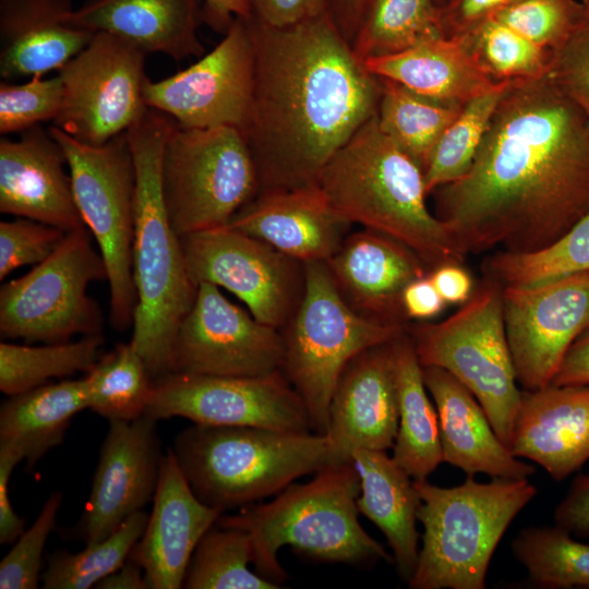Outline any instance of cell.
<instances>
[{"label": "cell", "instance_id": "1", "mask_svg": "<svg viewBox=\"0 0 589 589\" xmlns=\"http://www.w3.org/2000/svg\"><path fill=\"white\" fill-rule=\"evenodd\" d=\"M432 193L466 256L539 250L589 211V121L550 75L510 82L468 172Z\"/></svg>", "mask_w": 589, "mask_h": 589}, {"label": "cell", "instance_id": "2", "mask_svg": "<svg viewBox=\"0 0 589 589\" xmlns=\"http://www.w3.org/2000/svg\"><path fill=\"white\" fill-rule=\"evenodd\" d=\"M247 20L255 72L242 134L259 192L315 185L330 158L376 113L382 79L357 58L328 11L281 28Z\"/></svg>", "mask_w": 589, "mask_h": 589}, {"label": "cell", "instance_id": "3", "mask_svg": "<svg viewBox=\"0 0 589 589\" xmlns=\"http://www.w3.org/2000/svg\"><path fill=\"white\" fill-rule=\"evenodd\" d=\"M176 124L167 115L148 108L125 132L135 168L133 280L137 302L130 341L154 380L169 373L177 330L197 292L163 190V155Z\"/></svg>", "mask_w": 589, "mask_h": 589}, {"label": "cell", "instance_id": "4", "mask_svg": "<svg viewBox=\"0 0 589 589\" xmlns=\"http://www.w3.org/2000/svg\"><path fill=\"white\" fill-rule=\"evenodd\" d=\"M317 185L352 224L404 243L432 269L466 255L430 211L421 167L380 128L376 113L322 170Z\"/></svg>", "mask_w": 589, "mask_h": 589}, {"label": "cell", "instance_id": "5", "mask_svg": "<svg viewBox=\"0 0 589 589\" xmlns=\"http://www.w3.org/2000/svg\"><path fill=\"white\" fill-rule=\"evenodd\" d=\"M359 494L360 480L352 462L326 465L312 480L293 482L272 501L221 515L216 524L247 531L256 573L279 586L287 578L278 561L285 545L321 562L354 566L394 563L384 546L361 527Z\"/></svg>", "mask_w": 589, "mask_h": 589}, {"label": "cell", "instance_id": "6", "mask_svg": "<svg viewBox=\"0 0 589 589\" xmlns=\"http://www.w3.org/2000/svg\"><path fill=\"white\" fill-rule=\"evenodd\" d=\"M171 449L196 496L223 514L330 465L326 436L313 431L193 423Z\"/></svg>", "mask_w": 589, "mask_h": 589}, {"label": "cell", "instance_id": "7", "mask_svg": "<svg viewBox=\"0 0 589 589\" xmlns=\"http://www.w3.org/2000/svg\"><path fill=\"white\" fill-rule=\"evenodd\" d=\"M421 505L422 545L411 589H483L492 555L517 514L536 496L524 479L468 476L457 486L413 480Z\"/></svg>", "mask_w": 589, "mask_h": 589}, {"label": "cell", "instance_id": "8", "mask_svg": "<svg viewBox=\"0 0 589 589\" xmlns=\"http://www.w3.org/2000/svg\"><path fill=\"white\" fill-rule=\"evenodd\" d=\"M304 269L302 299L280 329V371L303 400L312 431L325 434L330 400L349 362L395 340L407 327L357 312L340 294L325 262L304 263Z\"/></svg>", "mask_w": 589, "mask_h": 589}, {"label": "cell", "instance_id": "9", "mask_svg": "<svg viewBox=\"0 0 589 589\" xmlns=\"http://www.w3.org/2000/svg\"><path fill=\"white\" fill-rule=\"evenodd\" d=\"M422 366L441 368L477 398L509 448L521 394L503 316V288L490 279L453 315L409 334Z\"/></svg>", "mask_w": 589, "mask_h": 589}, {"label": "cell", "instance_id": "10", "mask_svg": "<svg viewBox=\"0 0 589 589\" xmlns=\"http://www.w3.org/2000/svg\"><path fill=\"white\" fill-rule=\"evenodd\" d=\"M48 129L65 154L77 209L106 265L110 324L123 332L133 324L137 302L133 280L135 168L127 135L89 145L55 125Z\"/></svg>", "mask_w": 589, "mask_h": 589}, {"label": "cell", "instance_id": "11", "mask_svg": "<svg viewBox=\"0 0 589 589\" xmlns=\"http://www.w3.org/2000/svg\"><path fill=\"white\" fill-rule=\"evenodd\" d=\"M161 180L169 220L180 238L229 225L259 192L249 145L231 127L176 124L165 145Z\"/></svg>", "mask_w": 589, "mask_h": 589}, {"label": "cell", "instance_id": "12", "mask_svg": "<svg viewBox=\"0 0 589 589\" xmlns=\"http://www.w3.org/2000/svg\"><path fill=\"white\" fill-rule=\"evenodd\" d=\"M104 279L106 265L88 229L67 232L49 257L1 286V337L56 344L101 334L103 313L87 288Z\"/></svg>", "mask_w": 589, "mask_h": 589}, {"label": "cell", "instance_id": "13", "mask_svg": "<svg viewBox=\"0 0 589 589\" xmlns=\"http://www.w3.org/2000/svg\"><path fill=\"white\" fill-rule=\"evenodd\" d=\"M146 53L107 33H94L86 47L58 71L62 108L53 125L89 145L125 133L147 111Z\"/></svg>", "mask_w": 589, "mask_h": 589}, {"label": "cell", "instance_id": "14", "mask_svg": "<svg viewBox=\"0 0 589 589\" xmlns=\"http://www.w3.org/2000/svg\"><path fill=\"white\" fill-rule=\"evenodd\" d=\"M189 275L235 294L260 322L281 329L305 287L304 264L229 225L181 237Z\"/></svg>", "mask_w": 589, "mask_h": 589}, {"label": "cell", "instance_id": "15", "mask_svg": "<svg viewBox=\"0 0 589 589\" xmlns=\"http://www.w3.org/2000/svg\"><path fill=\"white\" fill-rule=\"evenodd\" d=\"M145 414L195 424L312 431L303 400L278 370L262 376L169 372L154 382Z\"/></svg>", "mask_w": 589, "mask_h": 589}, {"label": "cell", "instance_id": "16", "mask_svg": "<svg viewBox=\"0 0 589 589\" xmlns=\"http://www.w3.org/2000/svg\"><path fill=\"white\" fill-rule=\"evenodd\" d=\"M254 47L247 17H236L220 43L190 65L160 81L146 80L148 108L179 127H231L244 131L254 91Z\"/></svg>", "mask_w": 589, "mask_h": 589}, {"label": "cell", "instance_id": "17", "mask_svg": "<svg viewBox=\"0 0 589 589\" xmlns=\"http://www.w3.org/2000/svg\"><path fill=\"white\" fill-rule=\"evenodd\" d=\"M279 329L231 302L219 287L201 283L172 345L169 372L262 376L280 370Z\"/></svg>", "mask_w": 589, "mask_h": 589}, {"label": "cell", "instance_id": "18", "mask_svg": "<svg viewBox=\"0 0 589 589\" xmlns=\"http://www.w3.org/2000/svg\"><path fill=\"white\" fill-rule=\"evenodd\" d=\"M502 288L517 381L525 390L545 387L589 325V271L539 285Z\"/></svg>", "mask_w": 589, "mask_h": 589}, {"label": "cell", "instance_id": "19", "mask_svg": "<svg viewBox=\"0 0 589 589\" xmlns=\"http://www.w3.org/2000/svg\"><path fill=\"white\" fill-rule=\"evenodd\" d=\"M165 453L154 418L143 414L131 421L109 422L91 492L73 533L84 544L95 543L143 510L154 498Z\"/></svg>", "mask_w": 589, "mask_h": 589}, {"label": "cell", "instance_id": "20", "mask_svg": "<svg viewBox=\"0 0 589 589\" xmlns=\"http://www.w3.org/2000/svg\"><path fill=\"white\" fill-rule=\"evenodd\" d=\"M393 341L364 350L344 370L330 400L324 434L330 465L351 462L358 448H393L398 430Z\"/></svg>", "mask_w": 589, "mask_h": 589}, {"label": "cell", "instance_id": "21", "mask_svg": "<svg viewBox=\"0 0 589 589\" xmlns=\"http://www.w3.org/2000/svg\"><path fill=\"white\" fill-rule=\"evenodd\" d=\"M221 515L196 496L168 448L152 513L130 555L143 568L149 589L183 587L199 542Z\"/></svg>", "mask_w": 589, "mask_h": 589}, {"label": "cell", "instance_id": "22", "mask_svg": "<svg viewBox=\"0 0 589 589\" xmlns=\"http://www.w3.org/2000/svg\"><path fill=\"white\" fill-rule=\"evenodd\" d=\"M68 161L49 129L40 124L17 140H0V212L37 220L65 232L84 228Z\"/></svg>", "mask_w": 589, "mask_h": 589}, {"label": "cell", "instance_id": "23", "mask_svg": "<svg viewBox=\"0 0 589 589\" xmlns=\"http://www.w3.org/2000/svg\"><path fill=\"white\" fill-rule=\"evenodd\" d=\"M351 225L317 184L259 192L229 223L303 264L327 262Z\"/></svg>", "mask_w": 589, "mask_h": 589}, {"label": "cell", "instance_id": "24", "mask_svg": "<svg viewBox=\"0 0 589 589\" xmlns=\"http://www.w3.org/2000/svg\"><path fill=\"white\" fill-rule=\"evenodd\" d=\"M346 302L373 320L405 324L402 292L426 276V264L404 243L375 230L350 232L325 262Z\"/></svg>", "mask_w": 589, "mask_h": 589}, {"label": "cell", "instance_id": "25", "mask_svg": "<svg viewBox=\"0 0 589 589\" xmlns=\"http://www.w3.org/2000/svg\"><path fill=\"white\" fill-rule=\"evenodd\" d=\"M509 449L555 481L579 470L589 459V385L522 390Z\"/></svg>", "mask_w": 589, "mask_h": 589}, {"label": "cell", "instance_id": "26", "mask_svg": "<svg viewBox=\"0 0 589 589\" xmlns=\"http://www.w3.org/2000/svg\"><path fill=\"white\" fill-rule=\"evenodd\" d=\"M423 380L436 407L443 461L468 476L524 479L536 472L495 434L473 394L447 371L422 366Z\"/></svg>", "mask_w": 589, "mask_h": 589}, {"label": "cell", "instance_id": "27", "mask_svg": "<svg viewBox=\"0 0 589 589\" xmlns=\"http://www.w3.org/2000/svg\"><path fill=\"white\" fill-rule=\"evenodd\" d=\"M72 0H0V76H44L81 52L94 33L72 22Z\"/></svg>", "mask_w": 589, "mask_h": 589}, {"label": "cell", "instance_id": "28", "mask_svg": "<svg viewBox=\"0 0 589 589\" xmlns=\"http://www.w3.org/2000/svg\"><path fill=\"white\" fill-rule=\"evenodd\" d=\"M202 0H86L72 22L92 33L113 35L144 53L181 61L201 57L197 28L204 21ZM203 2V1H202Z\"/></svg>", "mask_w": 589, "mask_h": 589}, {"label": "cell", "instance_id": "29", "mask_svg": "<svg viewBox=\"0 0 589 589\" xmlns=\"http://www.w3.org/2000/svg\"><path fill=\"white\" fill-rule=\"evenodd\" d=\"M351 462L360 480L358 510L383 532L399 576L408 581L420 550L417 521L421 498L413 479L386 450L358 448Z\"/></svg>", "mask_w": 589, "mask_h": 589}, {"label": "cell", "instance_id": "30", "mask_svg": "<svg viewBox=\"0 0 589 589\" xmlns=\"http://www.w3.org/2000/svg\"><path fill=\"white\" fill-rule=\"evenodd\" d=\"M363 64L370 73L417 94L460 105L501 84L481 70L459 36L430 39Z\"/></svg>", "mask_w": 589, "mask_h": 589}, {"label": "cell", "instance_id": "31", "mask_svg": "<svg viewBox=\"0 0 589 589\" xmlns=\"http://www.w3.org/2000/svg\"><path fill=\"white\" fill-rule=\"evenodd\" d=\"M86 409L85 376L9 396L0 407V452L32 468L63 442L72 419Z\"/></svg>", "mask_w": 589, "mask_h": 589}, {"label": "cell", "instance_id": "32", "mask_svg": "<svg viewBox=\"0 0 589 589\" xmlns=\"http://www.w3.org/2000/svg\"><path fill=\"white\" fill-rule=\"evenodd\" d=\"M398 399L393 459L413 479L424 480L443 462L436 408L426 394L422 365L410 336L392 342Z\"/></svg>", "mask_w": 589, "mask_h": 589}, {"label": "cell", "instance_id": "33", "mask_svg": "<svg viewBox=\"0 0 589 589\" xmlns=\"http://www.w3.org/2000/svg\"><path fill=\"white\" fill-rule=\"evenodd\" d=\"M444 37L435 0H365L351 48L364 62Z\"/></svg>", "mask_w": 589, "mask_h": 589}, {"label": "cell", "instance_id": "34", "mask_svg": "<svg viewBox=\"0 0 589 589\" xmlns=\"http://www.w3.org/2000/svg\"><path fill=\"white\" fill-rule=\"evenodd\" d=\"M381 79L378 125L424 172L436 143L465 104L425 97L397 82Z\"/></svg>", "mask_w": 589, "mask_h": 589}, {"label": "cell", "instance_id": "35", "mask_svg": "<svg viewBox=\"0 0 589 589\" xmlns=\"http://www.w3.org/2000/svg\"><path fill=\"white\" fill-rule=\"evenodd\" d=\"M101 334L41 346L0 342V390L13 396L76 373H88L99 359Z\"/></svg>", "mask_w": 589, "mask_h": 589}, {"label": "cell", "instance_id": "36", "mask_svg": "<svg viewBox=\"0 0 589 589\" xmlns=\"http://www.w3.org/2000/svg\"><path fill=\"white\" fill-rule=\"evenodd\" d=\"M85 380L88 409L109 422L145 414L155 382L131 341L99 357Z\"/></svg>", "mask_w": 589, "mask_h": 589}, {"label": "cell", "instance_id": "37", "mask_svg": "<svg viewBox=\"0 0 589 589\" xmlns=\"http://www.w3.org/2000/svg\"><path fill=\"white\" fill-rule=\"evenodd\" d=\"M486 279L527 287L589 271V211L554 242L531 252L500 251L486 259Z\"/></svg>", "mask_w": 589, "mask_h": 589}, {"label": "cell", "instance_id": "38", "mask_svg": "<svg viewBox=\"0 0 589 589\" xmlns=\"http://www.w3.org/2000/svg\"><path fill=\"white\" fill-rule=\"evenodd\" d=\"M251 538L243 529L215 524L199 542L189 563L187 589H277L281 586L250 569Z\"/></svg>", "mask_w": 589, "mask_h": 589}, {"label": "cell", "instance_id": "39", "mask_svg": "<svg viewBox=\"0 0 589 589\" xmlns=\"http://www.w3.org/2000/svg\"><path fill=\"white\" fill-rule=\"evenodd\" d=\"M148 519L144 510L129 517L108 538L85 544L80 552H53L41 574L46 589H87L121 567L130 557Z\"/></svg>", "mask_w": 589, "mask_h": 589}, {"label": "cell", "instance_id": "40", "mask_svg": "<svg viewBox=\"0 0 589 589\" xmlns=\"http://www.w3.org/2000/svg\"><path fill=\"white\" fill-rule=\"evenodd\" d=\"M512 550L539 587H589V544L557 526L520 530Z\"/></svg>", "mask_w": 589, "mask_h": 589}, {"label": "cell", "instance_id": "41", "mask_svg": "<svg viewBox=\"0 0 589 589\" xmlns=\"http://www.w3.org/2000/svg\"><path fill=\"white\" fill-rule=\"evenodd\" d=\"M509 83H501L468 100L444 131L424 169V182L429 194L457 181L468 172Z\"/></svg>", "mask_w": 589, "mask_h": 589}, {"label": "cell", "instance_id": "42", "mask_svg": "<svg viewBox=\"0 0 589 589\" xmlns=\"http://www.w3.org/2000/svg\"><path fill=\"white\" fill-rule=\"evenodd\" d=\"M459 37L481 70L496 83L550 74L553 52L495 19H488Z\"/></svg>", "mask_w": 589, "mask_h": 589}, {"label": "cell", "instance_id": "43", "mask_svg": "<svg viewBox=\"0 0 589 589\" xmlns=\"http://www.w3.org/2000/svg\"><path fill=\"white\" fill-rule=\"evenodd\" d=\"M587 16L579 0H514L492 19L553 52L572 37Z\"/></svg>", "mask_w": 589, "mask_h": 589}, {"label": "cell", "instance_id": "44", "mask_svg": "<svg viewBox=\"0 0 589 589\" xmlns=\"http://www.w3.org/2000/svg\"><path fill=\"white\" fill-rule=\"evenodd\" d=\"M63 104V84L58 75H37L22 84L0 83V133H22L45 121H55Z\"/></svg>", "mask_w": 589, "mask_h": 589}, {"label": "cell", "instance_id": "45", "mask_svg": "<svg viewBox=\"0 0 589 589\" xmlns=\"http://www.w3.org/2000/svg\"><path fill=\"white\" fill-rule=\"evenodd\" d=\"M62 493L53 491L32 526L14 542L0 562L1 589H35L41 581L45 545L57 525Z\"/></svg>", "mask_w": 589, "mask_h": 589}, {"label": "cell", "instance_id": "46", "mask_svg": "<svg viewBox=\"0 0 589 589\" xmlns=\"http://www.w3.org/2000/svg\"><path fill=\"white\" fill-rule=\"evenodd\" d=\"M60 228L17 217L0 223V279L25 265H37L49 257L64 239Z\"/></svg>", "mask_w": 589, "mask_h": 589}, {"label": "cell", "instance_id": "47", "mask_svg": "<svg viewBox=\"0 0 589 589\" xmlns=\"http://www.w3.org/2000/svg\"><path fill=\"white\" fill-rule=\"evenodd\" d=\"M549 75L589 121V16L553 51Z\"/></svg>", "mask_w": 589, "mask_h": 589}, {"label": "cell", "instance_id": "48", "mask_svg": "<svg viewBox=\"0 0 589 589\" xmlns=\"http://www.w3.org/2000/svg\"><path fill=\"white\" fill-rule=\"evenodd\" d=\"M514 0H447L441 7L444 37L465 35Z\"/></svg>", "mask_w": 589, "mask_h": 589}, {"label": "cell", "instance_id": "49", "mask_svg": "<svg viewBox=\"0 0 589 589\" xmlns=\"http://www.w3.org/2000/svg\"><path fill=\"white\" fill-rule=\"evenodd\" d=\"M329 0H250L252 15L272 27H289L328 11Z\"/></svg>", "mask_w": 589, "mask_h": 589}, {"label": "cell", "instance_id": "50", "mask_svg": "<svg viewBox=\"0 0 589 589\" xmlns=\"http://www.w3.org/2000/svg\"><path fill=\"white\" fill-rule=\"evenodd\" d=\"M554 521L572 536L589 538V474L574 479L566 496L555 508Z\"/></svg>", "mask_w": 589, "mask_h": 589}, {"label": "cell", "instance_id": "51", "mask_svg": "<svg viewBox=\"0 0 589 589\" xmlns=\"http://www.w3.org/2000/svg\"><path fill=\"white\" fill-rule=\"evenodd\" d=\"M20 461L0 452V543H14L25 530V520L20 517L11 503L9 482L11 474Z\"/></svg>", "mask_w": 589, "mask_h": 589}, {"label": "cell", "instance_id": "52", "mask_svg": "<svg viewBox=\"0 0 589 589\" xmlns=\"http://www.w3.org/2000/svg\"><path fill=\"white\" fill-rule=\"evenodd\" d=\"M443 300L429 274L411 281L402 292V306L407 318L428 320L445 308Z\"/></svg>", "mask_w": 589, "mask_h": 589}, {"label": "cell", "instance_id": "53", "mask_svg": "<svg viewBox=\"0 0 589 589\" xmlns=\"http://www.w3.org/2000/svg\"><path fill=\"white\" fill-rule=\"evenodd\" d=\"M551 384L589 385V325L567 350Z\"/></svg>", "mask_w": 589, "mask_h": 589}, {"label": "cell", "instance_id": "54", "mask_svg": "<svg viewBox=\"0 0 589 589\" xmlns=\"http://www.w3.org/2000/svg\"><path fill=\"white\" fill-rule=\"evenodd\" d=\"M436 290L447 303L467 302L472 292V279L460 264H444L429 273Z\"/></svg>", "mask_w": 589, "mask_h": 589}, {"label": "cell", "instance_id": "55", "mask_svg": "<svg viewBox=\"0 0 589 589\" xmlns=\"http://www.w3.org/2000/svg\"><path fill=\"white\" fill-rule=\"evenodd\" d=\"M204 21L215 29L227 32L236 17L252 15L250 0H202Z\"/></svg>", "mask_w": 589, "mask_h": 589}, {"label": "cell", "instance_id": "56", "mask_svg": "<svg viewBox=\"0 0 589 589\" xmlns=\"http://www.w3.org/2000/svg\"><path fill=\"white\" fill-rule=\"evenodd\" d=\"M447 0H435L438 7ZM365 0H329L328 13L341 35L351 45Z\"/></svg>", "mask_w": 589, "mask_h": 589}, {"label": "cell", "instance_id": "57", "mask_svg": "<svg viewBox=\"0 0 589 589\" xmlns=\"http://www.w3.org/2000/svg\"><path fill=\"white\" fill-rule=\"evenodd\" d=\"M98 589H149L143 568L131 557L117 570L99 581Z\"/></svg>", "mask_w": 589, "mask_h": 589}, {"label": "cell", "instance_id": "58", "mask_svg": "<svg viewBox=\"0 0 589 589\" xmlns=\"http://www.w3.org/2000/svg\"><path fill=\"white\" fill-rule=\"evenodd\" d=\"M581 2V4L584 5V8L586 9V12L589 16V0H579Z\"/></svg>", "mask_w": 589, "mask_h": 589}]
</instances>
